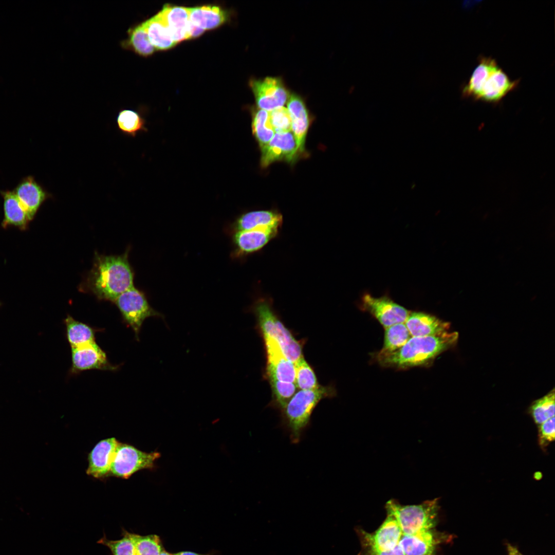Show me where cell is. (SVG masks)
Masks as SVG:
<instances>
[{"instance_id":"7","label":"cell","mask_w":555,"mask_h":555,"mask_svg":"<svg viewBox=\"0 0 555 555\" xmlns=\"http://www.w3.org/2000/svg\"><path fill=\"white\" fill-rule=\"evenodd\" d=\"M114 302L124 321L134 331L137 339L139 338L141 326L146 318L162 317L150 305L144 293L134 286L121 293Z\"/></svg>"},{"instance_id":"27","label":"cell","mask_w":555,"mask_h":555,"mask_svg":"<svg viewBox=\"0 0 555 555\" xmlns=\"http://www.w3.org/2000/svg\"><path fill=\"white\" fill-rule=\"evenodd\" d=\"M127 34V39L121 42L123 48L144 57H149L154 52L155 49L149 39L142 23L130 28Z\"/></svg>"},{"instance_id":"3","label":"cell","mask_w":555,"mask_h":555,"mask_svg":"<svg viewBox=\"0 0 555 555\" xmlns=\"http://www.w3.org/2000/svg\"><path fill=\"white\" fill-rule=\"evenodd\" d=\"M335 391L331 386H322L308 390H299L281 411L282 423L289 434L291 441L297 443L304 429L308 425L314 408L323 399L332 397Z\"/></svg>"},{"instance_id":"32","label":"cell","mask_w":555,"mask_h":555,"mask_svg":"<svg viewBox=\"0 0 555 555\" xmlns=\"http://www.w3.org/2000/svg\"><path fill=\"white\" fill-rule=\"evenodd\" d=\"M268 380L272 398L270 405L281 411L297 392V387L293 382L283 381L276 379Z\"/></svg>"},{"instance_id":"23","label":"cell","mask_w":555,"mask_h":555,"mask_svg":"<svg viewBox=\"0 0 555 555\" xmlns=\"http://www.w3.org/2000/svg\"><path fill=\"white\" fill-rule=\"evenodd\" d=\"M282 215L274 210H256L242 215L234 224L236 231L258 228L282 227Z\"/></svg>"},{"instance_id":"18","label":"cell","mask_w":555,"mask_h":555,"mask_svg":"<svg viewBox=\"0 0 555 555\" xmlns=\"http://www.w3.org/2000/svg\"><path fill=\"white\" fill-rule=\"evenodd\" d=\"M291 121V132L295 139L299 153H304L309 126L308 112L304 100L298 95H290L287 102Z\"/></svg>"},{"instance_id":"12","label":"cell","mask_w":555,"mask_h":555,"mask_svg":"<svg viewBox=\"0 0 555 555\" xmlns=\"http://www.w3.org/2000/svg\"><path fill=\"white\" fill-rule=\"evenodd\" d=\"M355 531L359 539L385 550H392L398 546L403 535L397 520L392 513L388 511H386L385 519L374 532L369 533L358 527Z\"/></svg>"},{"instance_id":"43","label":"cell","mask_w":555,"mask_h":555,"mask_svg":"<svg viewBox=\"0 0 555 555\" xmlns=\"http://www.w3.org/2000/svg\"><path fill=\"white\" fill-rule=\"evenodd\" d=\"M160 555H173L169 552H167L164 548L162 550Z\"/></svg>"},{"instance_id":"2","label":"cell","mask_w":555,"mask_h":555,"mask_svg":"<svg viewBox=\"0 0 555 555\" xmlns=\"http://www.w3.org/2000/svg\"><path fill=\"white\" fill-rule=\"evenodd\" d=\"M458 334L446 331L432 336L411 337L398 350L384 355H376L383 366L397 368L425 366L457 343Z\"/></svg>"},{"instance_id":"17","label":"cell","mask_w":555,"mask_h":555,"mask_svg":"<svg viewBox=\"0 0 555 555\" xmlns=\"http://www.w3.org/2000/svg\"><path fill=\"white\" fill-rule=\"evenodd\" d=\"M435 528L412 535L403 534L399 545L405 555H435L438 545L447 538Z\"/></svg>"},{"instance_id":"9","label":"cell","mask_w":555,"mask_h":555,"mask_svg":"<svg viewBox=\"0 0 555 555\" xmlns=\"http://www.w3.org/2000/svg\"><path fill=\"white\" fill-rule=\"evenodd\" d=\"M361 308L369 312L384 329L398 323H404L410 313L408 309L390 298L374 297L365 293L361 300Z\"/></svg>"},{"instance_id":"26","label":"cell","mask_w":555,"mask_h":555,"mask_svg":"<svg viewBox=\"0 0 555 555\" xmlns=\"http://www.w3.org/2000/svg\"><path fill=\"white\" fill-rule=\"evenodd\" d=\"M149 39L155 49H171L176 44L159 12L142 23Z\"/></svg>"},{"instance_id":"20","label":"cell","mask_w":555,"mask_h":555,"mask_svg":"<svg viewBox=\"0 0 555 555\" xmlns=\"http://www.w3.org/2000/svg\"><path fill=\"white\" fill-rule=\"evenodd\" d=\"M159 12L176 44L188 40L189 8L166 4Z\"/></svg>"},{"instance_id":"35","label":"cell","mask_w":555,"mask_h":555,"mask_svg":"<svg viewBox=\"0 0 555 555\" xmlns=\"http://www.w3.org/2000/svg\"><path fill=\"white\" fill-rule=\"evenodd\" d=\"M136 555H160L163 549L160 538L155 534L140 535L132 533Z\"/></svg>"},{"instance_id":"21","label":"cell","mask_w":555,"mask_h":555,"mask_svg":"<svg viewBox=\"0 0 555 555\" xmlns=\"http://www.w3.org/2000/svg\"><path fill=\"white\" fill-rule=\"evenodd\" d=\"M411 337H427L447 331L450 324L423 312H410L404 322Z\"/></svg>"},{"instance_id":"16","label":"cell","mask_w":555,"mask_h":555,"mask_svg":"<svg viewBox=\"0 0 555 555\" xmlns=\"http://www.w3.org/2000/svg\"><path fill=\"white\" fill-rule=\"evenodd\" d=\"M118 443L115 437L98 442L88 454L86 474L96 478L108 476Z\"/></svg>"},{"instance_id":"33","label":"cell","mask_w":555,"mask_h":555,"mask_svg":"<svg viewBox=\"0 0 555 555\" xmlns=\"http://www.w3.org/2000/svg\"><path fill=\"white\" fill-rule=\"evenodd\" d=\"M555 394L553 388L543 397L535 400L530 407V413L537 424L554 416Z\"/></svg>"},{"instance_id":"24","label":"cell","mask_w":555,"mask_h":555,"mask_svg":"<svg viewBox=\"0 0 555 555\" xmlns=\"http://www.w3.org/2000/svg\"><path fill=\"white\" fill-rule=\"evenodd\" d=\"M189 9L190 22L205 31L219 27L228 18L227 12L218 6L203 5Z\"/></svg>"},{"instance_id":"11","label":"cell","mask_w":555,"mask_h":555,"mask_svg":"<svg viewBox=\"0 0 555 555\" xmlns=\"http://www.w3.org/2000/svg\"><path fill=\"white\" fill-rule=\"evenodd\" d=\"M261 165L266 168L274 162L284 160L291 162L299 152L297 143L291 131L275 133L270 142L261 149Z\"/></svg>"},{"instance_id":"31","label":"cell","mask_w":555,"mask_h":555,"mask_svg":"<svg viewBox=\"0 0 555 555\" xmlns=\"http://www.w3.org/2000/svg\"><path fill=\"white\" fill-rule=\"evenodd\" d=\"M117 125L123 134L135 137L141 131H145L144 119L136 111L131 109L120 110L116 118Z\"/></svg>"},{"instance_id":"37","label":"cell","mask_w":555,"mask_h":555,"mask_svg":"<svg viewBox=\"0 0 555 555\" xmlns=\"http://www.w3.org/2000/svg\"><path fill=\"white\" fill-rule=\"evenodd\" d=\"M269 120L275 133L291 131V121L287 108L278 107L269 112Z\"/></svg>"},{"instance_id":"10","label":"cell","mask_w":555,"mask_h":555,"mask_svg":"<svg viewBox=\"0 0 555 555\" xmlns=\"http://www.w3.org/2000/svg\"><path fill=\"white\" fill-rule=\"evenodd\" d=\"M117 367L109 362L105 353L95 342L71 347L72 373L94 369L115 371Z\"/></svg>"},{"instance_id":"22","label":"cell","mask_w":555,"mask_h":555,"mask_svg":"<svg viewBox=\"0 0 555 555\" xmlns=\"http://www.w3.org/2000/svg\"><path fill=\"white\" fill-rule=\"evenodd\" d=\"M3 199L4 218L2 222L3 228L9 226L17 227L21 230L28 228L30 221L28 215L13 190L0 191Z\"/></svg>"},{"instance_id":"4","label":"cell","mask_w":555,"mask_h":555,"mask_svg":"<svg viewBox=\"0 0 555 555\" xmlns=\"http://www.w3.org/2000/svg\"><path fill=\"white\" fill-rule=\"evenodd\" d=\"M262 336L274 340L285 356L294 363L303 357L302 346L274 311L271 299L260 297L252 306Z\"/></svg>"},{"instance_id":"44","label":"cell","mask_w":555,"mask_h":555,"mask_svg":"<svg viewBox=\"0 0 555 555\" xmlns=\"http://www.w3.org/2000/svg\"><path fill=\"white\" fill-rule=\"evenodd\" d=\"M1 305H2V304H1V303L0 302V307H1Z\"/></svg>"},{"instance_id":"34","label":"cell","mask_w":555,"mask_h":555,"mask_svg":"<svg viewBox=\"0 0 555 555\" xmlns=\"http://www.w3.org/2000/svg\"><path fill=\"white\" fill-rule=\"evenodd\" d=\"M295 382L297 387L300 390L314 389L319 384L316 374L304 356L300 358L294 363Z\"/></svg>"},{"instance_id":"1","label":"cell","mask_w":555,"mask_h":555,"mask_svg":"<svg viewBox=\"0 0 555 555\" xmlns=\"http://www.w3.org/2000/svg\"><path fill=\"white\" fill-rule=\"evenodd\" d=\"M133 281L128 251L119 255L96 253L85 285L98 299L114 302L121 293L134 286Z\"/></svg>"},{"instance_id":"5","label":"cell","mask_w":555,"mask_h":555,"mask_svg":"<svg viewBox=\"0 0 555 555\" xmlns=\"http://www.w3.org/2000/svg\"><path fill=\"white\" fill-rule=\"evenodd\" d=\"M438 499L427 500L417 505H402L392 499L386 502L385 509L394 515L403 534L412 535L435 528L439 509Z\"/></svg>"},{"instance_id":"39","label":"cell","mask_w":555,"mask_h":555,"mask_svg":"<svg viewBox=\"0 0 555 555\" xmlns=\"http://www.w3.org/2000/svg\"><path fill=\"white\" fill-rule=\"evenodd\" d=\"M361 550L358 555H405L400 545L390 550H381L367 541L359 539Z\"/></svg>"},{"instance_id":"42","label":"cell","mask_w":555,"mask_h":555,"mask_svg":"<svg viewBox=\"0 0 555 555\" xmlns=\"http://www.w3.org/2000/svg\"><path fill=\"white\" fill-rule=\"evenodd\" d=\"M173 555H213V554H210V553L200 554V553H196V552H194L185 551H181V552H177V553H175L174 554H173Z\"/></svg>"},{"instance_id":"6","label":"cell","mask_w":555,"mask_h":555,"mask_svg":"<svg viewBox=\"0 0 555 555\" xmlns=\"http://www.w3.org/2000/svg\"><path fill=\"white\" fill-rule=\"evenodd\" d=\"M160 457L157 452L146 453L133 446L119 442L109 476L127 479L142 469H152Z\"/></svg>"},{"instance_id":"8","label":"cell","mask_w":555,"mask_h":555,"mask_svg":"<svg viewBox=\"0 0 555 555\" xmlns=\"http://www.w3.org/2000/svg\"><path fill=\"white\" fill-rule=\"evenodd\" d=\"M249 85L257 108L267 112L283 107L290 95L282 79L279 77L251 79Z\"/></svg>"},{"instance_id":"38","label":"cell","mask_w":555,"mask_h":555,"mask_svg":"<svg viewBox=\"0 0 555 555\" xmlns=\"http://www.w3.org/2000/svg\"><path fill=\"white\" fill-rule=\"evenodd\" d=\"M554 416L539 425V442L543 448L554 440Z\"/></svg>"},{"instance_id":"40","label":"cell","mask_w":555,"mask_h":555,"mask_svg":"<svg viewBox=\"0 0 555 555\" xmlns=\"http://www.w3.org/2000/svg\"><path fill=\"white\" fill-rule=\"evenodd\" d=\"M204 31V30L195 25L190 21L188 28V40L198 38L200 36Z\"/></svg>"},{"instance_id":"29","label":"cell","mask_w":555,"mask_h":555,"mask_svg":"<svg viewBox=\"0 0 555 555\" xmlns=\"http://www.w3.org/2000/svg\"><path fill=\"white\" fill-rule=\"evenodd\" d=\"M251 126L261 149L270 142L275 133L270 122L269 112L258 108L252 110Z\"/></svg>"},{"instance_id":"15","label":"cell","mask_w":555,"mask_h":555,"mask_svg":"<svg viewBox=\"0 0 555 555\" xmlns=\"http://www.w3.org/2000/svg\"><path fill=\"white\" fill-rule=\"evenodd\" d=\"M32 220L42 204L51 195L32 176L23 178L13 190Z\"/></svg>"},{"instance_id":"13","label":"cell","mask_w":555,"mask_h":555,"mask_svg":"<svg viewBox=\"0 0 555 555\" xmlns=\"http://www.w3.org/2000/svg\"><path fill=\"white\" fill-rule=\"evenodd\" d=\"M266 355V376L268 379L295 382L294 363L283 354L278 344L272 339L262 336Z\"/></svg>"},{"instance_id":"41","label":"cell","mask_w":555,"mask_h":555,"mask_svg":"<svg viewBox=\"0 0 555 555\" xmlns=\"http://www.w3.org/2000/svg\"><path fill=\"white\" fill-rule=\"evenodd\" d=\"M507 555H523L514 546L508 544L507 546Z\"/></svg>"},{"instance_id":"30","label":"cell","mask_w":555,"mask_h":555,"mask_svg":"<svg viewBox=\"0 0 555 555\" xmlns=\"http://www.w3.org/2000/svg\"><path fill=\"white\" fill-rule=\"evenodd\" d=\"M411 337L404 323L394 324L385 328L383 347L377 355H384L398 350Z\"/></svg>"},{"instance_id":"25","label":"cell","mask_w":555,"mask_h":555,"mask_svg":"<svg viewBox=\"0 0 555 555\" xmlns=\"http://www.w3.org/2000/svg\"><path fill=\"white\" fill-rule=\"evenodd\" d=\"M497 66L498 65L494 59L490 57H480L468 83L462 89L463 96L478 100L486 79Z\"/></svg>"},{"instance_id":"19","label":"cell","mask_w":555,"mask_h":555,"mask_svg":"<svg viewBox=\"0 0 555 555\" xmlns=\"http://www.w3.org/2000/svg\"><path fill=\"white\" fill-rule=\"evenodd\" d=\"M519 81L511 80L506 72L497 66L484 83L478 100L497 103L517 86Z\"/></svg>"},{"instance_id":"28","label":"cell","mask_w":555,"mask_h":555,"mask_svg":"<svg viewBox=\"0 0 555 555\" xmlns=\"http://www.w3.org/2000/svg\"><path fill=\"white\" fill-rule=\"evenodd\" d=\"M66 337L71 347L95 342L96 331L89 325L68 316L64 320Z\"/></svg>"},{"instance_id":"36","label":"cell","mask_w":555,"mask_h":555,"mask_svg":"<svg viewBox=\"0 0 555 555\" xmlns=\"http://www.w3.org/2000/svg\"><path fill=\"white\" fill-rule=\"evenodd\" d=\"M98 543L106 546L113 555H136L132 533L123 531V537L118 540H109L106 537L101 539Z\"/></svg>"},{"instance_id":"14","label":"cell","mask_w":555,"mask_h":555,"mask_svg":"<svg viewBox=\"0 0 555 555\" xmlns=\"http://www.w3.org/2000/svg\"><path fill=\"white\" fill-rule=\"evenodd\" d=\"M280 228L270 227L235 232L233 240L236 255L243 256L262 249L278 235Z\"/></svg>"}]
</instances>
